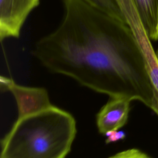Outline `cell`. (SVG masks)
<instances>
[{
    "label": "cell",
    "instance_id": "obj_1",
    "mask_svg": "<svg viewBox=\"0 0 158 158\" xmlns=\"http://www.w3.org/2000/svg\"><path fill=\"white\" fill-rule=\"evenodd\" d=\"M62 2L60 23L36 42L33 56L51 72L98 93L137 100L149 107L151 86L130 25L83 0Z\"/></svg>",
    "mask_w": 158,
    "mask_h": 158
},
{
    "label": "cell",
    "instance_id": "obj_2",
    "mask_svg": "<svg viewBox=\"0 0 158 158\" xmlns=\"http://www.w3.org/2000/svg\"><path fill=\"white\" fill-rule=\"evenodd\" d=\"M76 133L74 117L52 105L17 118L1 141L0 158H65Z\"/></svg>",
    "mask_w": 158,
    "mask_h": 158
},
{
    "label": "cell",
    "instance_id": "obj_3",
    "mask_svg": "<svg viewBox=\"0 0 158 158\" xmlns=\"http://www.w3.org/2000/svg\"><path fill=\"white\" fill-rule=\"evenodd\" d=\"M1 83V88L9 91L14 96L17 104L18 118L40 112L52 106L48 91L43 88L22 86L2 76Z\"/></svg>",
    "mask_w": 158,
    "mask_h": 158
},
{
    "label": "cell",
    "instance_id": "obj_4",
    "mask_svg": "<svg viewBox=\"0 0 158 158\" xmlns=\"http://www.w3.org/2000/svg\"><path fill=\"white\" fill-rule=\"evenodd\" d=\"M40 0H0V38H18L28 15Z\"/></svg>",
    "mask_w": 158,
    "mask_h": 158
},
{
    "label": "cell",
    "instance_id": "obj_5",
    "mask_svg": "<svg viewBox=\"0 0 158 158\" xmlns=\"http://www.w3.org/2000/svg\"><path fill=\"white\" fill-rule=\"evenodd\" d=\"M131 101L127 98L110 97L96 115L99 131L105 135L109 131L122 128L127 122Z\"/></svg>",
    "mask_w": 158,
    "mask_h": 158
},
{
    "label": "cell",
    "instance_id": "obj_6",
    "mask_svg": "<svg viewBox=\"0 0 158 158\" xmlns=\"http://www.w3.org/2000/svg\"><path fill=\"white\" fill-rule=\"evenodd\" d=\"M134 33L143 53L151 86V99L149 108L158 116V57L144 28L141 25L137 26L134 29Z\"/></svg>",
    "mask_w": 158,
    "mask_h": 158
},
{
    "label": "cell",
    "instance_id": "obj_7",
    "mask_svg": "<svg viewBox=\"0 0 158 158\" xmlns=\"http://www.w3.org/2000/svg\"><path fill=\"white\" fill-rule=\"evenodd\" d=\"M151 40L158 41V0H129Z\"/></svg>",
    "mask_w": 158,
    "mask_h": 158
},
{
    "label": "cell",
    "instance_id": "obj_8",
    "mask_svg": "<svg viewBox=\"0 0 158 158\" xmlns=\"http://www.w3.org/2000/svg\"><path fill=\"white\" fill-rule=\"evenodd\" d=\"M93 7L118 19L128 23L123 0H83Z\"/></svg>",
    "mask_w": 158,
    "mask_h": 158
},
{
    "label": "cell",
    "instance_id": "obj_9",
    "mask_svg": "<svg viewBox=\"0 0 158 158\" xmlns=\"http://www.w3.org/2000/svg\"><path fill=\"white\" fill-rule=\"evenodd\" d=\"M108 158H151L139 149L132 148L127 149Z\"/></svg>",
    "mask_w": 158,
    "mask_h": 158
},
{
    "label": "cell",
    "instance_id": "obj_10",
    "mask_svg": "<svg viewBox=\"0 0 158 158\" xmlns=\"http://www.w3.org/2000/svg\"><path fill=\"white\" fill-rule=\"evenodd\" d=\"M105 135L107 136L106 139V143L107 144L123 139L126 136L124 131H119L118 130L109 131L107 132Z\"/></svg>",
    "mask_w": 158,
    "mask_h": 158
},
{
    "label": "cell",
    "instance_id": "obj_11",
    "mask_svg": "<svg viewBox=\"0 0 158 158\" xmlns=\"http://www.w3.org/2000/svg\"><path fill=\"white\" fill-rule=\"evenodd\" d=\"M156 54H157V57H158V50L157 51V52H156Z\"/></svg>",
    "mask_w": 158,
    "mask_h": 158
}]
</instances>
